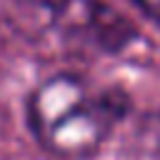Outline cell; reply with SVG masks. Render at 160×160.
<instances>
[{"mask_svg": "<svg viewBox=\"0 0 160 160\" xmlns=\"http://www.w3.org/2000/svg\"><path fill=\"white\" fill-rule=\"evenodd\" d=\"M120 112L122 100L112 90L95 88L72 72H58L40 82L28 105L30 128L40 145L72 160L95 155L110 138Z\"/></svg>", "mask_w": 160, "mask_h": 160, "instance_id": "1", "label": "cell"}, {"mask_svg": "<svg viewBox=\"0 0 160 160\" xmlns=\"http://www.w3.org/2000/svg\"><path fill=\"white\" fill-rule=\"evenodd\" d=\"M52 30L68 42H82L102 50H118L128 42L130 28L112 8L100 0H38Z\"/></svg>", "mask_w": 160, "mask_h": 160, "instance_id": "2", "label": "cell"}, {"mask_svg": "<svg viewBox=\"0 0 160 160\" xmlns=\"http://www.w3.org/2000/svg\"><path fill=\"white\" fill-rule=\"evenodd\" d=\"M135 2H138V8H140L145 15H150L152 20L160 22V0H135Z\"/></svg>", "mask_w": 160, "mask_h": 160, "instance_id": "3", "label": "cell"}]
</instances>
